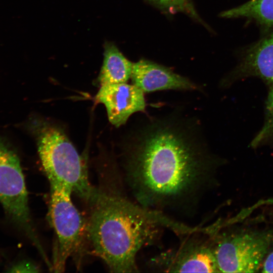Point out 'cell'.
<instances>
[{
    "instance_id": "6da1fadb",
    "label": "cell",
    "mask_w": 273,
    "mask_h": 273,
    "mask_svg": "<svg viewBox=\"0 0 273 273\" xmlns=\"http://www.w3.org/2000/svg\"><path fill=\"white\" fill-rule=\"evenodd\" d=\"M175 116L144 124L126 148V181L137 204L162 212L194 208L218 166L197 126Z\"/></svg>"
},
{
    "instance_id": "7a4b0ae2",
    "label": "cell",
    "mask_w": 273,
    "mask_h": 273,
    "mask_svg": "<svg viewBox=\"0 0 273 273\" xmlns=\"http://www.w3.org/2000/svg\"><path fill=\"white\" fill-rule=\"evenodd\" d=\"M86 236L93 253L112 272L139 271L137 255L153 245L163 229L185 234L189 226L142 207L121 193L97 189L88 203Z\"/></svg>"
},
{
    "instance_id": "3957f363",
    "label": "cell",
    "mask_w": 273,
    "mask_h": 273,
    "mask_svg": "<svg viewBox=\"0 0 273 273\" xmlns=\"http://www.w3.org/2000/svg\"><path fill=\"white\" fill-rule=\"evenodd\" d=\"M38 152L50 183L64 186L88 203L97 191L90 184L86 162L64 131L46 120L34 127Z\"/></svg>"
},
{
    "instance_id": "277c9868",
    "label": "cell",
    "mask_w": 273,
    "mask_h": 273,
    "mask_svg": "<svg viewBox=\"0 0 273 273\" xmlns=\"http://www.w3.org/2000/svg\"><path fill=\"white\" fill-rule=\"evenodd\" d=\"M207 235L219 272H256L273 245V229L220 232L214 228Z\"/></svg>"
},
{
    "instance_id": "5b68a950",
    "label": "cell",
    "mask_w": 273,
    "mask_h": 273,
    "mask_svg": "<svg viewBox=\"0 0 273 273\" xmlns=\"http://www.w3.org/2000/svg\"><path fill=\"white\" fill-rule=\"evenodd\" d=\"M50 185L48 215L55 236L51 269L61 272L65 269L67 260L83 245L86 221L72 202L71 190L56 184Z\"/></svg>"
},
{
    "instance_id": "8992f818",
    "label": "cell",
    "mask_w": 273,
    "mask_h": 273,
    "mask_svg": "<svg viewBox=\"0 0 273 273\" xmlns=\"http://www.w3.org/2000/svg\"><path fill=\"white\" fill-rule=\"evenodd\" d=\"M0 203L10 220L30 240L39 254L45 251L31 218L25 178L17 155L0 142Z\"/></svg>"
},
{
    "instance_id": "52a82bcc",
    "label": "cell",
    "mask_w": 273,
    "mask_h": 273,
    "mask_svg": "<svg viewBox=\"0 0 273 273\" xmlns=\"http://www.w3.org/2000/svg\"><path fill=\"white\" fill-rule=\"evenodd\" d=\"M207 236L206 239L189 238L177 247L152 257L147 265L162 272H219L211 242Z\"/></svg>"
},
{
    "instance_id": "ba28073f",
    "label": "cell",
    "mask_w": 273,
    "mask_h": 273,
    "mask_svg": "<svg viewBox=\"0 0 273 273\" xmlns=\"http://www.w3.org/2000/svg\"><path fill=\"white\" fill-rule=\"evenodd\" d=\"M144 94L133 84L115 83L101 86L95 100L105 105L109 121L118 127L125 124L133 113L145 111Z\"/></svg>"
},
{
    "instance_id": "9c48e42d",
    "label": "cell",
    "mask_w": 273,
    "mask_h": 273,
    "mask_svg": "<svg viewBox=\"0 0 273 273\" xmlns=\"http://www.w3.org/2000/svg\"><path fill=\"white\" fill-rule=\"evenodd\" d=\"M130 79L144 93L167 89L197 90L188 78L154 62L142 59L133 63Z\"/></svg>"
},
{
    "instance_id": "30bf717a",
    "label": "cell",
    "mask_w": 273,
    "mask_h": 273,
    "mask_svg": "<svg viewBox=\"0 0 273 273\" xmlns=\"http://www.w3.org/2000/svg\"><path fill=\"white\" fill-rule=\"evenodd\" d=\"M242 69L245 74L258 76L273 84V31L250 49Z\"/></svg>"
},
{
    "instance_id": "8fae6325",
    "label": "cell",
    "mask_w": 273,
    "mask_h": 273,
    "mask_svg": "<svg viewBox=\"0 0 273 273\" xmlns=\"http://www.w3.org/2000/svg\"><path fill=\"white\" fill-rule=\"evenodd\" d=\"M132 63L112 43L105 46L103 65L98 77L100 86L125 83L130 78Z\"/></svg>"
},
{
    "instance_id": "7c38bea8",
    "label": "cell",
    "mask_w": 273,
    "mask_h": 273,
    "mask_svg": "<svg viewBox=\"0 0 273 273\" xmlns=\"http://www.w3.org/2000/svg\"><path fill=\"white\" fill-rule=\"evenodd\" d=\"M220 16L225 18H250L270 27L273 26V0H250L221 12Z\"/></svg>"
},
{
    "instance_id": "4fadbf2b",
    "label": "cell",
    "mask_w": 273,
    "mask_h": 273,
    "mask_svg": "<svg viewBox=\"0 0 273 273\" xmlns=\"http://www.w3.org/2000/svg\"><path fill=\"white\" fill-rule=\"evenodd\" d=\"M161 10L170 13H183L207 27L199 16L191 0H149Z\"/></svg>"
},
{
    "instance_id": "5bb4252c",
    "label": "cell",
    "mask_w": 273,
    "mask_h": 273,
    "mask_svg": "<svg viewBox=\"0 0 273 273\" xmlns=\"http://www.w3.org/2000/svg\"><path fill=\"white\" fill-rule=\"evenodd\" d=\"M273 135V84L269 93L266 106V117L264 125L251 143L256 147Z\"/></svg>"
},
{
    "instance_id": "9a60e30c",
    "label": "cell",
    "mask_w": 273,
    "mask_h": 273,
    "mask_svg": "<svg viewBox=\"0 0 273 273\" xmlns=\"http://www.w3.org/2000/svg\"><path fill=\"white\" fill-rule=\"evenodd\" d=\"M10 272H37L38 267L34 264L26 261H21L12 265L9 269Z\"/></svg>"
},
{
    "instance_id": "2e32d148",
    "label": "cell",
    "mask_w": 273,
    "mask_h": 273,
    "mask_svg": "<svg viewBox=\"0 0 273 273\" xmlns=\"http://www.w3.org/2000/svg\"><path fill=\"white\" fill-rule=\"evenodd\" d=\"M262 272H273V250L268 253L262 265Z\"/></svg>"
}]
</instances>
